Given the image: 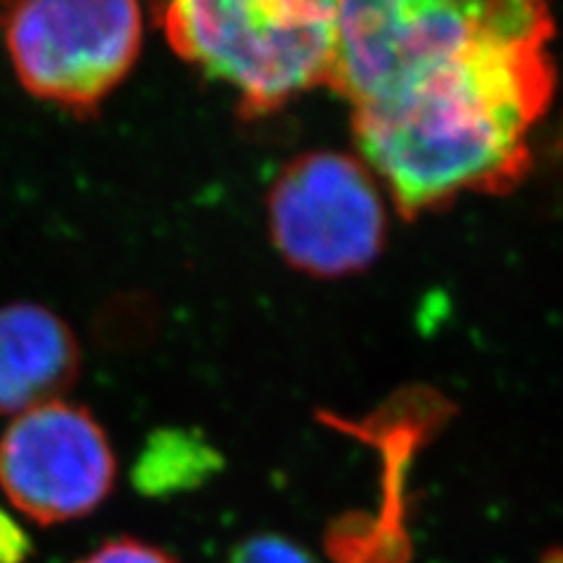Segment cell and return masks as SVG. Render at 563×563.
Here are the masks:
<instances>
[{"label": "cell", "mask_w": 563, "mask_h": 563, "mask_svg": "<svg viewBox=\"0 0 563 563\" xmlns=\"http://www.w3.org/2000/svg\"><path fill=\"white\" fill-rule=\"evenodd\" d=\"M550 38L548 8L493 0L470 41L393 95L355 109L364 163L404 217L521 179L528 134L554 92Z\"/></svg>", "instance_id": "1"}, {"label": "cell", "mask_w": 563, "mask_h": 563, "mask_svg": "<svg viewBox=\"0 0 563 563\" xmlns=\"http://www.w3.org/2000/svg\"><path fill=\"white\" fill-rule=\"evenodd\" d=\"M157 12L176 55L231 85L246 115L273 113L331 82L339 3L181 0Z\"/></svg>", "instance_id": "2"}, {"label": "cell", "mask_w": 563, "mask_h": 563, "mask_svg": "<svg viewBox=\"0 0 563 563\" xmlns=\"http://www.w3.org/2000/svg\"><path fill=\"white\" fill-rule=\"evenodd\" d=\"M3 29L26 90L87 113L130 74L144 22L128 0H31L5 12Z\"/></svg>", "instance_id": "3"}, {"label": "cell", "mask_w": 563, "mask_h": 563, "mask_svg": "<svg viewBox=\"0 0 563 563\" xmlns=\"http://www.w3.org/2000/svg\"><path fill=\"white\" fill-rule=\"evenodd\" d=\"M271 235L289 266L312 277L352 275L378 256L385 209L378 184L357 157L298 155L268 196Z\"/></svg>", "instance_id": "4"}, {"label": "cell", "mask_w": 563, "mask_h": 563, "mask_svg": "<svg viewBox=\"0 0 563 563\" xmlns=\"http://www.w3.org/2000/svg\"><path fill=\"white\" fill-rule=\"evenodd\" d=\"M115 455L103 428L62 399L20 413L0 439V488L43 526L80 519L109 496Z\"/></svg>", "instance_id": "5"}, {"label": "cell", "mask_w": 563, "mask_h": 563, "mask_svg": "<svg viewBox=\"0 0 563 563\" xmlns=\"http://www.w3.org/2000/svg\"><path fill=\"white\" fill-rule=\"evenodd\" d=\"M486 3L455 0H357L339 3L331 87L352 109L380 101L422 68L477 33Z\"/></svg>", "instance_id": "6"}, {"label": "cell", "mask_w": 563, "mask_h": 563, "mask_svg": "<svg viewBox=\"0 0 563 563\" xmlns=\"http://www.w3.org/2000/svg\"><path fill=\"white\" fill-rule=\"evenodd\" d=\"M78 343L47 308H0V413H26L74 383Z\"/></svg>", "instance_id": "7"}, {"label": "cell", "mask_w": 563, "mask_h": 563, "mask_svg": "<svg viewBox=\"0 0 563 563\" xmlns=\"http://www.w3.org/2000/svg\"><path fill=\"white\" fill-rule=\"evenodd\" d=\"M211 455L214 453L188 434H157L148 442L146 453L141 455L136 484L141 490L153 493V496L192 486L207 477Z\"/></svg>", "instance_id": "8"}, {"label": "cell", "mask_w": 563, "mask_h": 563, "mask_svg": "<svg viewBox=\"0 0 563 563\" xmlns=\"http://www.w3.org/2000/svg\"><path fill=\"white\" fill-rule=\"evenodd\" d=\"M225 563H314L296 542L282 536H254L240 542Z\"/></svg>", "instance_id": "9"}, {"label": "cell", "mask_w": 563, "mask_h": 563, "mask_svg": "<svg viewBox=\"0 0 563 563\" xmlns=\"http://www.w3.org/2000/svg\"><path fill=\"white\" fill-rule=\"evenodd\" d=\"M78 563H176L165 550L155 548V544L120 538L101 544L99 550L87 554Z\"/></svg>", "instance_id": "10"}, {"label": "cell", "mask_w": 563, "mask_h": 563, "mask_svg": "<svg viewBox=\"0 0 563 563\" xmlns=\"http://www.w3.org/2000/svg\"><path fill=\"white\" fill-rule=\"evenodd\" d=\"M31 554V540L24 528L5 509H0V563H24Z\"/></svg>", "instance_id": "11"}]
</instances>
